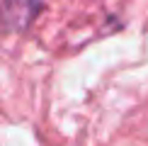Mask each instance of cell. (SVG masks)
Segmentation results:
<instances>
[{
    "instance_id": "6da1fadb",
    "label": "cell",
    "mask_w": 148,
    "mask_h": 146,
    "mask_svg": "<svg viewBox=\"0 0 148 146\" xmlns=\"http://www.w3.org/2000/svg\"><path fill=\"white\" fill-rule=\"evenodd\" d=\"M44 0H3L0 3V22L10 32H24L32 20L41 12Z\"/></svg>"
}]
</instances>
